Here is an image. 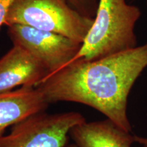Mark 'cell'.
I'll return each instance as SVG.
<instances>
[{"instance_id": "6da1fadb", "label": "cell", "mask_w": 147, "mask_h": 147, "mask_svg": "<svg viewBox=\"0 0 147 147\" xmlns=\"http://www.w3.org/2000/svg\"><path fill=\"white\" fill-rule=\"evenodd\" d=\"M147 67V42L134 49L93 61H76L48 75L36 86L49 104H84L105 115L127 132V100Z\"/></svg>"}, {"instance_id": "7a4b0ae2", "label": "cell", "mask_w": 147, "mask_h": 147, "mask_svg": "<svg viewBox=\"0 0 147 147\" xmlns=\"http://www.w3.org/2000/svg\"><path fill=\"white\" fill-rule=\"evenodd\" d=\"M141 15L140 9L126 0H99L93 25L68 63L100 59L136 47L135 29Z\"/></svg>"}, {"instance_id": "3957f363", "label": "cell", "mask_w": 147, "mask_h": 147, "mask_svg": "<svg viewBox=\"0 0 147 147\" xmlns=\"http://www.w3.org/2000/svg\"><path fill=\"white\" fill-rule=\"evenodd\" d=\"M94 18L82 15L67 0H15L5 25H22L60 34L82 44Z\"/></svg>"}, {"instance_id": "277c9868", "label": "cell", "mask_w": 147, "mask_h": 147, "mask_svg": "<svg viewBox=\"0 0 147 147\" xmlns=\"http://www.w3.org/2000/svg\"><path fill=\"white\" fill-rule=\"evenodd\" d=\"M84 121L76 112L37 113L12 125L8 135L0 136V147H66L70 130Z\"/></svg>"}, {"instance_id": "5b68a950", "label": "cell", "mask_w": 147, "mask_h": 147, "mask_svg": "<svg viewBox=\"0 0 147 147\" xmlns=\"http://www.w3.org/2000/svg\"><path fill=\"white\" fill-rule=\"evenodd\" d=\"M13 45L19 46L40 61L53 74L73 59L82 44L55 33L46 32L22 25L8 26Z\"/></svg>"}, {"instance_id": "8992f818", "label": "cell", "mask_w": 147, "mask_h": 147, "mask_svg": "<svg viewBox=\"0 0 147 147\" xmlns=\"http://www.w3.org/2000/svg\"><path fill=\"white\" fill-rule=\"evenodd\" d=\"M48 75L39 60L23 48L13 45L0 59V93L19 86L36 87Z\"/></svg>"}, {"instance_id": "52a82bcc", "label": "cell", "mask_w": 147, "mask_h": 147, "mask_svg": "<svg viewBox=\"0 0 147 147\" xmlns=\"http://www.w3.org/2000/svg\"><path fill=\"white\" fill-rule=\"evenodd\" d=\"M49 105L42 92L35 87L0 93V136L8 127L45 112Z\"/></svg>"}, {"instance_id": "ba28073f", "label": "cell", "mask_w": 147, "mask_h": 147, "mask_svg": "<svg viewBox=\"0 0 147 147\" xmlns=\"http://www.w3.org/2000/svg\"><path fill=\"white\" fill-rule=\"evenodd\" d=\"M76 147H131L134 136L106 118L77 125L69 131Z\"/></svg>"}, {"instance_id": "9c48e42d", "label": "cell", "mask_w": 147, "mask_h": 147, "mask_svg": "<svg viewBox=\"0 0 147 147\" xmlns=\"http://www.w3.org/2000/svg\"><path fill=\"white\" fill-rule=\"evenodd\" d=\"M71 6L82 15L95 18L99 0H67Z\"/></svg>"}, {"instance_id": "30bf717a", "label": "cell", "mask_w": 147, "mask_h": 147, "mask_svg": "<svg viewBox=\"0 0 147 147\" xmlns=\"http://www.w3.org/2000/svg\"><path fill=\"white\" fill-rule=\"evenodd\" d=\"M14 1L15 0H0V27L5 24L7 14Z\"/></svg>"}, {"instance_id": "8fae6325", "label": "cell", "mask_w": 147, "mask_h": 147, "mask_svg": "<svg viewBox=\"0 0 147 147\" xmlns=\"http://www.w3.org/2000/svg\"><path fill=\"white\" fill-rule=\"evenodd\" d=\"M134 140L136 143L140 144L142 147H147V138L134 135Z\"/></svg>"}, {"instance_id": "7c38bea8", "label": "cell", "mask_w": 147, "mask_h": 147, "mask_svg": "<svg viewBox=\"0 0 147 147\" xmlns=\"http://www.w3.org/2000/svg\"><path fill=\"white\" fill-rule=\"evenodd\" d=\"M66 147H76V146L73 143V144H69V145H67Z\"/></svg>"}]
</instances>
